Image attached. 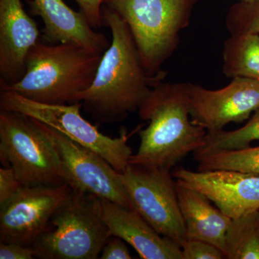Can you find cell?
I'll return each instance as SVG.
<instances>
[{
  "instance_id": "6da1fadb",
  "label": "cell",
  "mask_w": 259,
  "mask_h": 259,
  "mask_svg": "<svg viewBox=\"0 0 259 259\" xmlns=\"http://www.w3.org/2000/svg\"><path fill=\"white\" fill-rule=\"evenodd\" d=\"M102 20V25L110 28L112 41L102 54L93 83L77 102L95 120L115 123L139 111L166 74H148L131 30L120 15L103 5Z\"/></svg>"
},
{
  "instance_id": "7a4b0ae2",
  "label": "cell",
  "mask_w": 259,
  "mask_h": 259,
  "mask_svg": "<svg viewBox=\"0 0 259 259\" xmlns=\"http://www.w3.org/2000/svg\"><path fill=\"white\" fill-rule=\"evenodd\" d=\"M139 113L149 124L140 131L139 150L129 164L171 171L204 146L207 131L191 120L189 83H158Z\"/></svg>"
},
{
  "instance_id": "3957f363",
  "label": "cell",
  "mask_w": 259,
  "mask_h": 259,
  "mask_svg": "<svg viewBox=\"0 0 259 259\" xmlns=\"http://www.w3.org/2000/svg\"><path fill=\"white\" fill-rule=\"evenodd\" d=\"M102 54L74 44L39 40L27 55L23 77L0 88L41 103H76L93 83Z\"/></svg>"
},
{
  "instance_id": "277c9868",
  "label": "cell",
  "mask_w": 259,
  "mask_h": 259,
  "mask_svg": "<svg viewBox=\"0 0 259 259\" xmlns=\"http://www.w3.org/2000/svg\"><path fill=\"white\" fill-rule=\"evenodd\" d=\"M111 236L102 199L73 190L32 247L40 258L97 259Z\"/></svg>"
},
{
  "instance_id": "5b68a950",
  "label": "cell",
  "mask_w": 259,
  "mask_h": 259,
  "mask_svg": "<svg viewBox=\"0 0 259 259\" xmlns=\"http://www.w3.org/2000/svg\"><path fill=\"white\" fill-rule=\"evenodd\" d=\"M194 0H105L129 27L143 64L151 76L176 50L180 34L188 26Z\"/></svg>"
},
{
  "instance_id": "8992f818",
  "label": "cell",
  "mask_w": 259,
  "mask_h": 259,
  "mask_svg": "<svg viewBox=\"0 0 259 259\" xmlns=\"http://www.w3.org/2000/svg\"><path fill=\"white\" fill-rule=\"evenodd\" d=\"M0 161L23 186L67 184L50 136L39 121L20 112L0 110Z\"/></svg>"
},
{
  "instance_id": "52a82bcc",
  "label": "cell",
  "mask_w": 259,
  "mask_h": 259,
  "mask_svg": "<svg viewBox=\"0 0 259 259\" xmlns=\"http://www.w3.org/2000/svg\"><path fill=\"white\" fill-rule=\"evenodd\" d=\"M81 102L51 105L29 100L10 90L0 92V109L23 113L56 130L106 160L120 173L129 165L132 149L126 131L118 138L102 134L81 115Z\"/></svg>"
},
{
  "instance_id": "ba28073f",
  "label": "cell",
  "mask_w": 259,
  "mask_h": 259,
  "mask_svg": "<svg viewBox=\"0 0 259 259\" xmlns=\"http://www.w3.org/2000/svg\"><path fill=\"white\" fill-rule=\"evenodd\" d=\"M120 176L132 209L159 234L182 247L187 233L171 171L129 164Z\"/></svg>"
},
{
  "instance_id": "9c48e42d",
  "label": "cell",
  "mask_w": 259,
  "mask_h": 259,
  "mask_svg": "<svg viewBox=\"0 0 259 259\" xmlns=\"http://www.w3.org/2000/svg\"><path fill=\"white\" fill-rule=\"evenodd\" d=\"M72 190L66 183L22 187L0 204V242L32 246Z\"/></svg>"
},
{
  "instance_id": "30bf717a",
  "label": "cell",
  "mask_w": 259,
  "mask_h": 259,
  "mask_svg": "<svg viewBox=\"0 0 259 259\" xmlns=\"http://www.w3.org/2000/svg\"><path fill=\"white\" fill-rule=\"evenodd\" d=\"M40 123L52 140L66 182L73 190L92 194L132 209L120 172L97 153L46 124Z\"/></svg>"
},
{
  "instance_id": "8fae6325",
  "label": "cell",
  "mask_w": 259,
  "mask_h": 259,
  "mask_svg": "<svg viewBox=\"0 0 259 259\" xmlns=\"http://www.w3.org/2000/svg\"><path fill=\"white\" fill-rule=\"evenodd\" d=\"M191 120L207 133L222 131L231 122H242L259 108V81L233 78L228 86L209 90L189 83Z\"/></svg>"
},
{
  "instance_id": "7c38bea8",
  "label": "cell",
  "mask_w": 259,
  "mask_h": 259,
  "mask_svg": "<svg viewBox=\"0 0 259 259\" xmlns=\"http://www.w3.org/2000/svg\"><path fill=\"white\" fill-rule=\"evenodd\" d=\"M177 185L205 195L231 219L259 210V175L234 171H192L185 168L172 172Z\"/></svg>"
},
{
  "instance_id": "4fadbf2b",
  "label": "cell",
  "mask_w": 259,
  "mask_h": 259,
  "mask_svg": "<svg viewBox=\"0 0 259 259\" xmlns=\"http://www.w3.org/2000/svg\"><path fill=\"white\" fill-rule=\"evenodd\" d=\"M40 37L37 23L21 0H0V88L23 77L27 55Z\"/></svg>"
},
{
  "instance_id": "5bb4252c",
  "label": "cell",
  "mask_w": 259,
  "mask_h": 259,
  "mask_svg": "<svg viewBox=\"0 0 259 259\" xmlns=\"http://www.w3.org/2000/svg\"><path fill=\"white\" fill-rule=\"evenodd\" d=\"M28 5L30 13L44 23L42 41L74 44L99 54L110 46L105 34L92 28L83 13L74 11L64 0H29Z\"/></svg>"
},
{
  "instance_id": "9a60e30c",
  "label": "cell",
  "mask_w": 259,
  "mask_h": 259,
  "mask_svg": "<svg viewBox=\"0 0 259 259\" xmlns=\"http://www.w3.org/2000/svg\"><path fill=\"white\" fill-rule=\"evenodd\" d=\"M102 215L112 236L131 245L143 259H183L182 247L161 236L134 209L102 199Z\"/></svg>"
},
{
  "instance_id": "2e32d148",
  "label": "cell",
  "mask_w": 259,
  "mask_h": 259,
  "mask_svg": "<svg viewBox=\"0 0 259 259\" xmlns=\"http://www.w3.org/2000/svg\"><path fill=\"white\" fill-rule=\"evenodd\" d=\"M177 192L187 240L207 242L224 253L227 234L233 219L213 206L201 192L177 184Z\"/></svg>"
},
{
  "instance_id": "e0dca14e",
  "label": "cell",
  "mask_w": 259,
  "mask_h": 259,
  "mask_svg": "<svg viewBox=\"0 0 259 259\" xmlns=\"http://www.w3.org/2000/svg\"><path fill=\"white\" fill-rule=\"evenodd\" d=\"M223 71L230 78L259 81V34L231 35L223 49Z\"/></svg>"
},
{
  "instance_id": "ac0fdd59",
  "label": "cell",
  "mask_w": 259,
  "mask_h": 259,
  "mask_svg": "<svg viewBox=\"0 0 259 259\" xmlns=\"http://www.w3.org/2000/svg\"><path fill=\"white\" fill-rule=\"evenodd\" d=\"M224 253L229 259H259V210L233 219Z\"/></svg>"
},
{
  "instance_id": "d6986e66",
  "label": "cell",
  "mask_w": 259,
  "mask_h": 259,
  "mask_svg": "<svg viewBox=\"0 0 259 259\" xmlns=\"http://www.w3.org/2000/svg\"><path fill=\"white\" fill-rule=\"evenodd\" d=\"M199 171L234 170L259 175V146L193 153Z\"/></svg>"
},
{
  "instance_id": "ffe728a7",
  "label": "cell",
  "mask_w": 259,
  "mask_h": 259,
  "mask_svg": "<svg viewBox=\"0 0 259 259\" xmlns=\"http://www.w3.org/2000/svg\"><path fill=\"white\" fill-rule=\"evenodd\" d=\"M259 140V108L248 122L241 128L233 131L207 133L204 146L195 152L217 150H236L249 147L253 141Z\"/></svg>"
},
{
  "instance_id": "44dd1931",
  "label": "cell",
  "mask_w": 259,
  "mask_h": 259,
  "mask_svg": "<svg viewBox=\"0 0 259 259\" xmlns=\"http://www.w3.org/2000/svg\"><path fill=\"white\" fill-rule=\"evenodd\" d=\"M226 24L231 35L259 34V0L244 2L233 7L227 16Z\"/></svg>"
},
{
  "instance_id": "7402d4cb",
  "label": "cell",
  "mask_w": 259,
  "mask_h": 259,
  "mask_svg": "<svg viewBox=\"0 0 259 259\" xmlns=\"http://www.w3.org/2000/svg\"><path fill=\"white\" fill-rule=\"evenodd\" d=\"M183 259H222L226 258L222 250L207 242L187 240L182 246Z\"/></svg>"
},
{
  "instance_id": "603a6c76",
  "label": "cell",
  "mask_w": 259,
  "mask_h": 259,
  "mask_svg": "<svg viewBox=\"0 0 259 259\" xmlns=\"http://www.w3.org/2000/svg\"><path fill=\"white\" fill-rule=\"evenodd\" d=\"M23 185L17 178L14 171L10 167L0 168V204L4 203Z\"/></svg>"
},
{
  "instance_id": "cb8c5ba5",
  "label": "cell",
  "mask_w": 259,
  "mask_h": 259,
  "mask_svg": "<svg viewBox=\"0 0 259 259\" xmlns=\"http://www.w3.org/2000/svg\"><path fill=\"white\" fill-rule=\"evenodd\" d=\"M79 5L92 28L98 29L102 25V9L105 0H74Z\"/></svg>"
},
{
  "instance_id": "d4e9b609",
  "label": "cell",
  "mask_w": 259,
  "mask_h": 259,
  "mask_svg": "<svg viewBox=\"0 0 259 259\" xmlns=\"http://www.w3.org/2000/svg\"><path fill=\"white\" fill-rule=\"evenodd\" d=\"M102 259L132 258L126 242L117 236H112L104 245L100 256Z\"/></svg>"
},
{
  "instance_id": "484cf974",
  "label": "cell",
  "mask_w": 259,
  "mask_h": 259,
  "mask_svg": "<svg viewBox=\"0 0 259 259\" xmlns=\"http://www.w3.org/2000/svg\"><path fill=\"white\" fill-rule=\"evenodd\" d=\"M35 257H37L36 252L32 246L0 242L1 259H32Z\"/></svg>"
},
{
  "instance_id": "4316f807",
  "label": "cell",
  "mask_w": 259,
  "mask_h": 259,
  "mask_svg": "<svg viewBox=\"0 0 259 259\" xmlns=\"http://www.w3.org/2000/svg\"><path fill=\"white\" fill-rule=\"evenodd\" d=\"M244 2H250L251 0H243Z\"/></svg>"
},
{
  "instance_id": "83f0119b",
  "label": "cell",
  "mask_w": 259,
  "mask_h": 259,
  "mask_svg": "<svg viewBox=\"0 0 259 259\" xmlns=\"http://www.w3.org/2000/svg\"><path fill=\"white\" fill-rule=\"evenodd\" d=\"M255 0H251L250 2H248V3H252V2H254Z\"/></svg>"
}]
</instances>
